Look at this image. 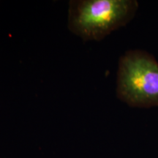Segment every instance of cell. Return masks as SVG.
<instances>
[{"label": "cell", "instance_id": "2", "mask_svg": "<svg viewBox=\"0 0 158 158\" xmlns=\"http://www.w3.org/2000/svg\"><path fill=\"white\" fill-rule=\"evenodd\" d=\"M116 95L130 107L158 106V62L152 55L130 50L120 57Z\"/></svg>", "mask_w": 158, "mask_h": 158}, {"label": "cell", "instance_id": "1", "mask_svg": "<svg viewBox=\"0 0 158 158\" xmlns=\"http://www.w3.org/2000/svg\"><path fill=\"white\" fill-rule=\"evenodd\" d=\"M136 0H71L68 28L85 41H100L133 19Z\"/></svg>", "mask_w": 158, "mask_h": 158}]
</instances>
